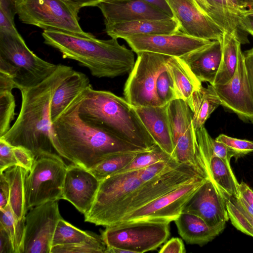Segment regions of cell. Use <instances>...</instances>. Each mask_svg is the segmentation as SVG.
<instances>
[{
    "label": "cell",
    "instance_id": "cell-51",
    "mask_svg": "<svg viewBox=\"0 0 253 253\" xmlns=\"http://www.w3.org/2000/svg\"><path fill=\"white\" fill-rule=\"evenodd\" d=\"M244 55L248 78L253 94V47L247 51Z\"/></svg>",
    "mask_w": 253,
    "mask_h": 253
},
{
    "label": "cell",
    "instance_id": "cell-22",
    "mask_svg": "<svg viewBox=\"0 0 253 253\" xmlns=\"http://www.w3.org/2000/svg\"><path fill=\"white\" fill-rule=\"evenodd\" d=\"M105 25L106 34L111 38L117 39L134 36L172 34L180 31V25L174 17L124 21Z\"/></svg>",
    "mask_w": 253,
    "mask_h": 253
},
{
    "label": "cell",
    "instance_id": "cell-3",
    "mask_svg": "<svg viewBox=\"0 0 253 253\" xmlns=\"http://www.w3.org/2000/svg\"><path fill=\"white\" fill-rule=\"evenodd\" d=\"M42 35L44 43L58 50L63 58L77 61L97 78L123 76L135 64L133 51L117 39L100 40L53 29L44 30Z\"/></svg>",
    "mask_w": 253,
    "mask_h": 253
},
{
    "label": "cell",
    "instance_id": "cell-27",
    "mask_svg": "<svg viewBox=\"0 0 253 253\" xmlns=\"http://www.w3.org/2000/svg\"><path fill=\"white\" fill-rule=\"evenodd\" d=\"M166 66L172 79L177 99L187 103L193 112V94L202 85V82L179 57L169 56Z\"/></svg>",
    "mask_w": 253,
    "mask_h": 253
},
{
    "label": "cell",
    "instance_id": "cell-1",
    "mask_svg": "<svg viewBox=\"0 0 253 253\" xmlns=\"http://www.w3.org/2000/svg\"><path fill=\"white\" fill-rule=\"evenodd\" d=\"M74 71L70 66L58 64L55 71L41 83L21 90L22 101L18 116L0 138L12 146L28 149L35 159L43 156L62 157L53 143L50 104L57 88Z\"/></svg>",
    "mask_w": 253,
    "mask_h": 253
},
{
    "label": "cell",
    "instance_id": "cell-29",
    "mask_svg": "<svg viewBox=\"0 0 253 253\" xmlns=\"http://www.w3.org/2000/svg\"><path fill=\"white\" fill-rule=\"evenodd\" d=\"M29 172V170L19 165L9 168L1 172L9 185V205L18 219L24 218L28 211L25 198V179Z\"/></svg>",
    "mask_w": 253,
    "mask_h": 253
},
{
    "label": "cell",
    "instance_id": "cell-48",
    "mask_svg": "<svg viewBox=\"0 0 253 253\" xmlns=\"http://www.w3.org/2000/svg\"><path fill=\"white\" fill-rule=\"evenodd\" d=\"M0 12L14 22V16L17 14L16 0H0Z\"/></svg>",
    "mask_w": 253,
    "mask_h": 253
},
{
    "label": "cell",
    "instance_id": "cell-15",
    "mask_svg": "<svg viewBox=\"0 0 253 253\" xmlns=\"http://www.w3.org/2000/svg\"><path fill=\"white\" fill-rule=\"evenodd\" d=\"M124 40L136 54L149 52L179 58L206 47L213 41L194 37L180 31L172 34L131 36Z\"/></svg>",
    "mask_w": 253,
    "mask_h": 253
},
{
    "label": "cell",
    "instance_id": "cell-25",
    "mask_svg": "<svg viewBox=\"0 0 253 253\" xmlns=\"http://www.w3.org/2000/svg\"><path fill=\"white\" fill-rule=\"evenodd\" d=\"M211 5L210 17L226 33L233 35L241 43L249 42L247 33L242 28L240 17L243 8L231 0H207Z\"/></svg>",
    "mask_w": 253,
    "mask_h": 253
},
{
    "label": "cell",
    "instance_id": "cell-28",
    "mask_svg": "<svg viewBox=\"0 0 253 253\" xmlns=\"http://www.w3.org/2000/svg\"><path fill=\"white\" fill-rule=\"evenodd\" d=\"M209 168L211 180L226 201L240 196L239 183L232 170L230 160L213 155L212 149Z\"/></svg>",
    "mask_w": 253,
    "mask_h": 253
},
{
    "label": "cell",
    "instance_id": "cell-30",
    "mask_svg": "<svg viewBox=\"0 0 253 253\" xmlns=\"http://www.w3.org/2000/svg\"><path fill=\"white\" fill-rule=\"evenodd\" d=\"M193 108L192 122L196 131L204 126L211 114L220 105V100L213 86L202 85L196 90L193 96Z\"/></svg>",
    "mask_w": 253,
    "mask_h": 253
},
{
    "label": "cell",
    "instance_id": "cell-42",
    "mask_svg": "<svg viewBox=\"0 0 253 253\" xmlns=\"http://www.w3.org/2000/svg\"><path fill=\"white\" fill-rule=\"evenodd\" d=\"M18 165L14 155L13 146L5 140L0 138V172L7 169Z\"/></svg>",
    "mask_w": 253,
    "mask_h": 253
},
{
    "label": "cell",
    "instance_id": "cell-19",
    "mask_svg": "<svg viewBox=\"0 0 253 253\" xmlns=\"http://www.w3.org/2000/svg\"><path fill=\"white\" fill-rule=\"evenodd\" d=\"M226 201L213 182L209 179L189 199L182 212L200 216L210 226L226 224L229 219Z\"/></svg>",
    "mask_w": 253,
    "mask_h": 253
},
{
    "label": "cell",
    "instance_id": "cell-24",
    "mask_svg": "<svg viewBox=\"0 0 253 253\" xmlns=\"http://www.w3.org/2000/svg\"><path fill=\"white\" fill-rule=\"evenodd\" d=\"M174 221L179 235L187 244L201 246L211 241L226 226V224L210 226L200 216L185 212Z\"/></svg>",
    "mask_w": 253,
    "mask_h": 253
},
{
    "label": "cell",
    "instance_id": "cell-34",
    "mask_svg": "<svg viewBox=\"0 0 253 253\" xmlns=\"http://www.w3.org/2000/svg\"><path fill=\"white\" fill-rule=\"evenodd\" d=\"M227 210L232 224L239 231L253 237V215L249 213L237 197L226 201Z\"/></svg>",
    "mask_w": 253,
    "mask_h": 253
},
{
    "label": "cell",
    "instance_id": "cell-10",
    "mask_svg": "<svg viewBox=\"0 0 253 253\" xmlns=\"http://www.w3.org/2000/svg\"><path fill=\"white\" fill-rule=\"evenodd\" d=\"M67 166L62 157L43 156L35 160L25 179L28 211L46 202L62 199Z\"/></svg>",
    "mask_w": 253,
    "mask_h": 253
},
{
    "label": "cell",
    "instance_id": "cell-18",
    "mask_svg": "<svg viewBox=\"0 0 253 253\" xmlns=\"http://www.w3.org/2000/svg\"><path fill=\"white\" fill-rule=\"evenodd\" d=\"M89 170L75 164L67 166L62 191V199L71 203L84 215L90 210L100 185Z\"/></svg>",
    "mask_w": 253,
    "mask_h": 253
},
{
    "label": "cell",
    "instance_id": "cell-14",
    "mask_svg": "<svg viewBox=\"0 0 253 253\" xmlns=\"http://www.w3.org/2000/svg\"><path fill=\"white\" fill-rule=\"evenodd\" d=\"M209 179L199 177L182 185L128 213L119 222L143 219L174 221L189 199Z\"/></svg>",
    "mask_w": 253,
    "mask_h": 253
},
{
    "label": "cell",
    "instance_id": "cell-23",
    "mask_svg": "<svg viewBox=\"0 0 253 253\" xmlns=\"http://www.w3.org/2000/svg\"><path fill=\"white\" fill-rule=\"evenodd\" d=\"M222 47L220 41L190 52L180 58L201 82L213 85L218 71Z\"/></svg>",
    "mask_w": 253,
    "mask_h": 253
},
{
    "label": "cell",
    "instance_id": "cell-17",
    "mask_svg": "<svg viewBox=\"0 0 253 253\" xmlns=\"http://www.w3.org/2000/svg\"><path fill=\"white\" fill-rule=\"evenodd\" d=\"M180 32L198 38L220 41L224 31L203 13L194 0H167Z\"/></svg>",
    "mask_w": 253,
    "mask_h": 253
},
{
    "label": "cell",
    "instance_id": "cell-21",
    "mask_svg": "<svg viewBox=\"0 0 253 253\" xmlns=\"http://www.w3.org/2000/svg\"><path fill=\"white\" fill-rule=\"evenodd\" d=\"M134 108L155 143L173 158L174 147L169 113V104L163 106Z\"/></svg>",
    "mask_w": 253,
    "mask_h": 253
},
{
    "label": "cell",
    "instance_id": "cell-50",
    "mask_svg": "<svg viewBox=\"0 0 253 253\" xmlns=\"http://www.w3.org/2000/svg\"><path fill=\"white\" fill-rule=\"evenodd\" d=\"M0 253H14L10 238L1 227H0Z\"/></svg>",
    "mask_w": 253,
    "mask_h": 253
},
{
    "label": "cell",
    "instance_id": "cell-13",
    "mask_svg": "<svg viewBox=\"0 0 253 253\" xmlns=\"http://www.w3.org/2000/svg\"><path fill=\"white\" fill-rule=\"evenodd\" d=\"M58 201L35 206L27 211L23 253H50L53 234L60 215Z\"/></svg>",
    "mask_w": 253,
    "mask_h": 253
},
{
    "label": "cell",
    "instance_id": "cell-38",
    "mask_svg": "<svg viewBox=\"0 0 253 253\" xmlns=\"http://www.w3.org/2000/svg\"><path fill=\"white\" fill-rule=\"evenodd\" d=\"M12 89H0V137L10 128L16 106Z\"/></svg>",
    "mask_w": 253,
    "mask_h": 253
},
{
    "label": "cell",
    "instance_id": "cell-11",
    "mask_svg": "<svg viewBox=\"0 0 253 253\" xmlns=\"http://www.w3.org/2000/svg\"><path fill=\"white\" fill-rule=\"evenodd\" d=\"M137 55L125 84L124 98L134 107L160 106L156 91V82L166 69L169 56L149 52Z\"/></svg>",
    "mask_w": 253,
    "mask_h": 253
},
{
    "label": "cell",
    "instance_id": "cell-41",
    "mask_svg": "<svg viewBox=\"0 0 253 253\" xmlns=\"http://www.w3.org/2000/svg\"><path fill=\"white\" fill-rule=\"evenodd\" d=\"M215 140L227 146L235 156L246 155L253 152V141L236 138L224 134L218 135Z\"/></svg>",
    "mask_w": 253,
    "mask_h": 253
},
{
    "label": "cell",
    "instance_id": "cell-56",
    "mask_svg": "<svg viewBox=\"0 0 253 253\" xmlns=\"http://www.w3.org/2000/svg\"><path fill=\"white\" fill-rule=\"evenodd\" d=\"M235 3L243 8L253 9V0H235Z\"/></svg>",
    "mask_w": 253,
    "mask_h": 253
},
{
    "label": "cell",
    "instance_id": "cell-40",
    "mask_svg": "<svg viewBox=\"0 0 253 253\" xmlns=\"http://www.w3.org/2000/svg\"><path fill=\"white\" fill-rule=\"evenodd\" d=\"M179 164L173 158L161 161L138 170L139 178L144 182L154 179L166 171L171 169Z\"/></svg>",
    "mask_w": 253,
    "mask_h": 253
},
{
    "label": "cell",
    "instance_id": "cell-36",
    "mask_svg": "<svg viewBox=\"0 0 253 253\" xmlns=\"http://www.w3.org/2000/svg\"><path fill=\"white\" fill-rule=\"evenodd\" d=\"M90 232L82 230L61 218L53 234L52 247L80 243L84 240Z\"/></svg>",
    "mask_w": 253,
    "mask_h": 253
},
{
    "label": "cell",
    "instance_id": "cell-32",
    "mask_svg": "<svg viewBox=\"0 0 253 253\" xmlns=\"http://www.w3.org/2000/svg\"><path fill=\"white\" fill-rule=\"evenodd\" d=\"M0 227L3 228L11 241L14 253H23L25 217L18 219L8 204L0 209Z\"/></svg>",
    "mask_w": 253,
    "mask_h": 253
},
{
    "label": "cell",
    "instance_id": "cell-12",
    "mask_svg": "<svg viewBox=\"0 0 253 253\" xmlns=\"http://www.w3.org/2000/svg\"><path fill=\"white\" fill-rule=\"evenodd\" d=\"M144 182L138 170L113 174L100 181L95 200L84 221L101 226L119 204Z\"/></svg>",
    "mask_w": 253,
    "mask_h": 253
},
{
    "label": "cell",
    "instance_id": "cell-20",
    "mask_svg": "<svg viewBox=\"0 0 253 253\" xmlns=\"http://www.w3.org/2000/svg\"><path fill=\"white\" fill-rule=\"evenodd\" d=\"M105 24L140 19H163L171 18L155 6L142 0H110L97 6Z\"/></svg>",
    "mask_w": 253,
    "mask_h": 253
},
{
    "label": "cell",
    "instance_id": "cell-16",
    "mask_svg": "<svg viewBox=\"0 0 253 253\" xmlns=\"http://www.w3.org/2000/svg\"><path fill=\"white\" fill-rule=\"evenodd\" d=\"M212 86L221 105L235 113L241 120L253 123V94L241 47L233 77L224 84Z\"/></svg>",
    "mask_w": 253,
    "mask_h": 253
},
{
    "label": "cell",
    "instance_id": "cell-35",
    "mask_svg": "<svg viewBox=\"0 0 253 253\" xmlns=\"http://www.w3.org/2000/svg\"><path fill=\"white\" fill-rule=\"evenodd\" d=\"M106 248L101 235L90 232L89 235L80 243L52 247L50 253H105Z\"/></svg>",
    "mask_w": 253,
    "mask_h": 253
},
{
    "label": "cell",
    "instance_id": "cell-31",
    "mask_svg": "<svg viewBox=\"0 0 253 253\" xmlns=\"http://www.w3.org/2000/svg\"><path fill=\"white\" fill-rule=\"evenodd\" d=\"M222 52L219 68L213 85L222 84L234 75L238 63L241 43L232 35L224 32L220 40Z\"/></svg>",
    "mask_w": 253,
    "mask_h": 253
},
{
    "label": "cell",
    "instance_id": "cell-57",
    "mask_svg": "<svg viewBox=\"0 0 253 253\" xmlns=\"http://www.w3.org/2000/svg\"><path fill=\"white\" fill-rule=\"evenodd\" d=\"M232 1H233L234 3L235 2V0H231ZM236 4V3H235Z\"/></svg>",
    "mask_w": 253,
    "mask_h": 253
},
{
    "label": "cell",
    "instance_id": "cell-2",
    "mask_svg": "<svg viewBox=\"0 0 253 253\" xmlns=\"http://www.w3.org/2000/svg\"><path fill=\"white\" fill-rule=\"evenodd\" d=\"M80 94L52 123L54 147L61 157L90 170L113 154L147 150L84 122L78 113Z\"/></svg>",
    "mask_w": 253,
    "mask_h": 253
},
{
    "label": "cell",
    "instance_id": "cell-37",
    "mask_svg": "<svg viewBox=\"0 0 253 253\" xmlns=\"http://www.w3.org/2000/svg\"><path fill=\"white\" fill-rule=\"evenodd\" d=\"M171 158L173 157L155 144L151 149L137 153L131 162L117 173L141 169L159 161Z\"/></svg>",
    "mask_w": 253,
    "mask_h": 253
},
{
    "label": "cell",
    "instance_id": "cell-9",
    "mask_svg": "<svg viewBox=\"0 0 253 253\" xmlns=\"http://www.w3.org/2000/svg\"><path fill=\"white\" fill-rule=\"evenodd\" d=\"M174 147L173 158L178 163L209 168L211 153L201 147L193 122V112L187 103L177 99L169 103Z\"/></svg>",
    "mask_w": 253,
    "mask_h": 253
},
{
    "label": "cell",
    "instance_id": "cell-33",
    "mask_svg": "<svg viewBox=\"0 0 253 253\" xmlns=\"http://www.w3.org/2000/svg\"><path fill=\"white\" fill-rule=\"evenodd\" d=\"M138 152L113 154L89 170L99 180L115 174L128 165Z\"/></svg>",
    "mask_w": 253,
    "mask_h": 253
},
{
    "label": "cell",
    "instance_id": "cell-53",
    "mask_svg": "<svg viewBox=\"0 0 253 253\" xmlns=\"http://www.w3.org/2000/svg\"><path fill=\"white\" fill-rule=\"evenodd\" d=\"M158 8L170 17L173 14L169 5L167 0H142Z\"/></svg>",
    "mask_w": 253,
    "mask_h": 253
},
{
    "label": "cell",
    "instance_id": "cell-49",
    "mask_svg": "<svg viewBox=\"0 0 253 253\" xmlns=\"http://www.w3.org/2000/svg\"><path fill=\"white\" fill-rule=\"evenodd\" d=\"M0 209H4L9 204V188L3 173L0 176Z\"/></svg>",
    "mask_w": 253,
    "mask_h": 253
},
{
    "label": "cell",
    "instance_id": "cell-44",
    "mask_svg": "<svg viewBox=\"0 0 253 253\" xmlns=\"http://www.w3.org/2000/svg\"><path fill=\"white\" fill-rule=\"evenodd\" d=\"M240 196L237 197L243 206L253 215V191L249 186L244 182L239 183Z\"/></svg>",
    "mask_w": 253,
    "mask_h": 253
},
{
    "label": "cell",
    "instance_id": "cell-45",
    "mask_svg": "<svg viewBox=\"0 0 253 253\" xmlns=\"http://www.w3.org/2000/svg\"><path fill=\"white\" fill-rule=\"evenodd\" d=\"M159 253H185L186 250L182 240L172 238L168 240L159 251Z\"/></svg>",
    "mask_w": 253,
    "mask_h": 253
},
{
    "label": "cell",
    "instance_id": "cell-46",
    "mask_svg": "<svg viewBox=\"0 0 253 253\" xmlns=\"http://www.w3.org/2000/svg\"><path fill=\"white\" fill-rule=\"evenodd\" d=\"M210 142L213 155L223 159L230 161L234 154L224 144L210 137Z\"/></svg>",
    "mask_w": 253,
    "mask_h": 253
},
{
    "label": "cell",
    "instance_id": "cell-43",
    "mask_svg": "<svg viewBox=\"0 0 253 253\" xmlns=\"http://www.w3.org/2000/svg\"><path fill=\"white\" fill-rule=\"evenodd\" d=\"M13 150L18 165L30 171L36 160L31 152L20 146H13Z\"/></svg>",
    "mask_w": 253,
    "mask_h": 253
},
{
    "label": "cell",
    "instance_id": "cell-7",
    "mask_svg": "<svg viewBox=\"0 0 253 253\" xmlns=\"http://www.w3.org/2000/svg\"><path fill=\"white\" fill-rule=\"evenodd\" d=\"M202 177L211 178L209 168L180 163L144 182L111 212L107 218V223L109 226L117 224L128 213L182 185Z\"/></svg>",
    "mask_w": 253,
    "mask_h": 253
},
{
    "label": "cell",
    "instance_id": "cell-47",
    "mask_svg": "<svg viewBox=\"0 0 253 253\" xmlns=\"http://www.w3.org/2000/svg\"><path fill=\"white\" fill-rule=\"evenodd\" d=\"M240 21L243 29L253 36V9H242Z\"/></svg>",
    "mask_w": 253,
    "mask_h": 253
},
{
    "label": "cell",
    "instance_id": "cell-52",
    "mask_svg": "<svg viewBox=\"0 0 253 253\" xmlns=\"http://www.w3.org/2000/svg\"><path fill=\"white\" fill-rule=\"evenodd\" d=\"M0 31L10 33L18 32L14 22L10 21L1 12H0Z\"/></svg>",
    "mask_w": 253,
    "mask_h": 253
},
{
    "label": "cell",
    "instance_id": "cell-6",
    "mask_svg": "<svg viewBox=\"0 0 253 253\" xmlns=\"http://www.w3.org/2000/svg\"><path fill=\"white\" fill-rule=\"evenodd\" d=\"M16 7L19 19L24 24L95 37L82 29L78 16L82 7L73 0H16Z\"/></svg>",
    "mask_w": 253,
    "mask_h": 253
},
{
    "label": "cell",
    "instance_id": "cell-8",
    "mask_svg": "<svg viewBox=\"0 0 253 253\" xmlns=\"http://www.w3.org/2000/svg\"><path fill=\"white\" fill-rule=\"evenodd\" d=\"M170 222L160 219L121 222L105 227L101 236L107 246L143 253L156 250L167 241Z\"/></svg>",
    "mask_w": 253,
    "mask_h": 253
},
{
    "label": "cell",
    "instance_id": "cell-54",
    "mask_svg": "<svg viewBox=\"0 0 253 253\" xmlns=\"http://www.w3.org/2000/svg\"><path fill=\"white\" fill-rule=\"evenodd\" d=\"M195 2L200 10L209 17V14L211 10V5L207 0H194Z\"/></svg>",
    "mask_w": 253,
    "mask_h": 253
},
{
    "label": "cell",
    "instance_id": "cell-5",
    "mask_svg": "<svg viewBox=\"0 0 253 253\" xmlns=\"http://www.w3.org/2000/svg\"><path fill=\"white\" fill-rule=\"evenodd\" d=\"M57 66L31 51L18 32L0 31V71L9 75L20 91L41 83Z\"/></svg>",
    "mask_w": 253,
    "mask_h": 253
},
{
    "label": "cell",
    "instance_id": "cell-26",
    "mask_svg": "<svg viewBox=\"0 0 253 253\" xmlns=\"http://www.w3.org/2000/svg\"><path fill=\"white\" fill-rule=\"evenodd\" d=\"M88 77L84 73L75 71L56 89L50 104L51 123L64 112L73 101L90 86Z\"/></svg>",
    "mask_w": 253,
    "mask_h": 253
},
{
    "label": "cell",
    "instance_id": "cell-39",
    "mask_svg": "<svg viewBox=\"0 0 253 253\" xmlns=\"http://www.w3.org/2000/svg\"><path fill=\"white\" fill-rule=\"evenodd\" d=\"M156 91L160 106L168 104L177 99L172 79L167 67L158 77Z\"/></svg>",
    "mask_w": 253,
    "mask_h": 253
},
{
    "label": "cell",
    "instance_id": "cell-55",
    "mask_svg": "<svg viewBox=\"0 0 253 253\" xmlns=\"http://www.w3.org/2000/svg\"><path fill=\"white\" fill-rule=\"evenodd\" d=\"M79 3L82 7L85 6H97L100 3L110 0H73Z\"/></svg>",
    "mask_w": 253,
    "mask_h": 253
},
{
    "label": "cell",
    "instance_id": "cell-4",
    "mask_svg": "<svg viewBox=\"0 0 253 253\" xmlns=\"http://www.w3.org/2000/svg\"><path fill=\"white\" fill-rule=\"evenodd\" d=\"M78 113L88 125L140 148L149 150L156 144L135 108L111 91L91 85L80 94Z\"/></svg>",
    "mask_w": 253,
    "mask_h": 253
}]
</instances>
